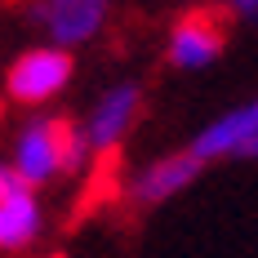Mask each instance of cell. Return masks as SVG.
I'll return each instance as SVG.
<instances>
[{
    "instance_id": "obj_7",
    "label": "cell",
    "mask_w": 258,
    "mask_h": 258,
    "mask_svg": "<svg viewBox=\"0 0 258 258\" xmlns=\"http://www.w3.org/2000/svg\"><path fill=\"white\" fill-rule=\"evenodd\" d=\"M134 111H138V94H134V89L107 94V103L98 107V116H94V125H89V143H94L98 152L116 147V138L125 134V125L134 120Z\"/></svg>"
},
{
    "instance_id": "obj_9",
    "label": "cell",
    "mask_w": 258,
    "mask_h": 258,
    "mask_svg": "<svg viewBox=\"0 0 258 258\" xmlns=\"http://www.w3.org/2000/svg\"><path fill=\"white\" fill-rule=\"evenodd\" d=\"M116 196H120V152L107 147L94 160V174H89V187H85V196H80V205H76V218L94 214L98 205H111Z\"/></svg>"
},
{
    "instance_id": "obj_8",
    "label": "cell",
    "mask_w": 258,
    "mask_h": 258,
    "mask_svg": "<svg viewBox=\"0 0 258 258\" xmlns=\"http://www.w3.org/2000/svg\"><path fill=\"white\" fill-rule=\"evenodd\" d=\"M40 227V214H36V201L31 191H14L9 201H0V249H23L27 240Z\"/></svg>"
},
{
    "instance_id": "obj_12",
    "label": "cell",
    "mask_w": 258,
    "mask_h": 258,
    "mask_svg": "<svg viewBox=\"0 0 258 258\" xmlns=\"http://www.w3.org/2000/svg\"><path fill=\"white\" fill-rule=\"evenodd\" d=\"M245 152H249V156H258V138H254V143H249V147H245Z\"/></svg>"
},
{
    "instance_id": "obj_6",
    "label": "cell",
    "mask_w": 258,
    "mask_h": 258,
    "mask_svg": "<svg viewBox=\"0 0 258 258\" xmlns=\"http://www.w3.org/2000/svg\"><path fill=\"white\" fill-rule=\"evenodd\" d=\"M196 169H201V156H191V152L152 165L143 174V182H138V201H165L169 191H178V187H187V182L196 178Z\"/></svg>"
},
{
    "instance_id": "obj_11",
    "label": "cell",
    "mask_w": 258,
    "mask_h": 258,
    "mask_svg": "<svg viewBox=\"0 0 258 258\" xmlns=\"http://www.w3.org/2000/svg\"><path fill=\"white\" fill-rule=\"evenodd\" d=\"M236 5H240L245 14H258V0H236Z\"/></svg>"
},
{
    "instance_id": "obj_1",
    "label": "cell",
    "mask_w": 258,
    "mask_h": 258,
    "mask_svg": "<svg viewBox=\"0 0 258 258\" xmlns=\"http://www.w3.org/2000/svg\"><path fill=\"white\" fill-rule=\"evenodd\" d=\"M76 165H80V134L62 116L27 129V138L18 143V178L27 187L53 178L58 169H76Z\"/></svg>"
},
{
    "instance_id": "obj_5",
    "label": "cell",
    "mask_w": 258,
    "mask_h": 258,
    "mask_svg": "<svg viewBox=\"0 0 258 258\" xmlns=\"http://www.w3.org/2000/svg\"><path fill=\"white\" fill-rule=\"evenodd\" d=\"M254 138H258V103L240 107V111H232L227 120H218L214 129H205V134L196 138L191 156L209 160V156H223V152H245Z\"/></svg>"
},
{
    "instance_id": "obj_10",
    "label": "cell",
    "mask_w": 258,
    "mask_h": 258,
    "mask_svg": "<svg viewBox=\"0 0 258 258\" xmlns=\"http://www.w3.org/2000/svg\"><path fill=\"white\" fill-rule=\"evenodd\" d=\"M27 182L18 178V169H5V165H0V201H9V196H14V191H23Z\"/></svg>"
},
{
    "instance_id": "obj_2",
    "label": "cell",
    "mask_w": 258,
    "mask_h": 258,
    "mask_svg": "<svg viewBox=\"0 0 258 258\" xmlns=\"http://www.w3.org/2000/svg\"><path fill=\"white\" fill-rule=\"evenodd\" d=\"M227 31H232V14L223 5H201V9H187L174 27V40H169V62L178 67H201L214 53H223L227 45Z\"/></svg>"
},
{
    "instance_id": "obj_4",
    "label": "cell",
    "mask_w": 258,
    "mask_h": 258,
    "mask_svg": "<svg viewBox=\"0 0 258 258\" xmlns=\"http://www.w3.org/2000/svg\"><path fill=\"white\" fill-rule=\"evenodd\" d=\"M36 14L58 40H85V36L98 31V23L107 14V0H40Z\"/></svg>"
},
{
    "instance_id": "obj_3",
    "label": "cell",
    "mask_w": 258,
    "mask_h": 258,
    "mask_svg": "<svg viewBox=\"0 0 258 258\" xmlns=\"http://www.w3.org/2000/svg\"><path fill=\"white\" fill-rule=\"evenodd\" d=\"M72 76V58L62 49H31L9 67V98L18 103H45Z\"/></svg>"
}]
</instances>
